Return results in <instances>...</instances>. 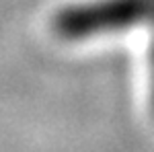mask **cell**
Wrapping results in <instances>:
<instances>
[{"instance_id":"6da1fadb","label":"cell","mask_w":154,"mask_h":152,"mask_svg":"<svg viewBox=\"0 0 154 152\" xmlns=\"http://www.w3.org/2000/svg\"><path fill=\"white\" fill-rule=\"evenodd\" d=\"M154 29V0H86L70 4L54 19V29L64 39H86L105 33Z\"/></svg>"},{"instance_id":"7a4b0ae2","label":"cell","mask_w":154,"mask_h":152,"mask_svg":"<svg viewBox=\"0 0 154 152\" xmlns=\"http://www.w3.org/2000/svg\"><path fill=\"white\" fill-rule=\"evenodd\" d=\"M148 66H150V99H152V109H154V39H152V45H150Z\"/></svg>"}]
</instances>
